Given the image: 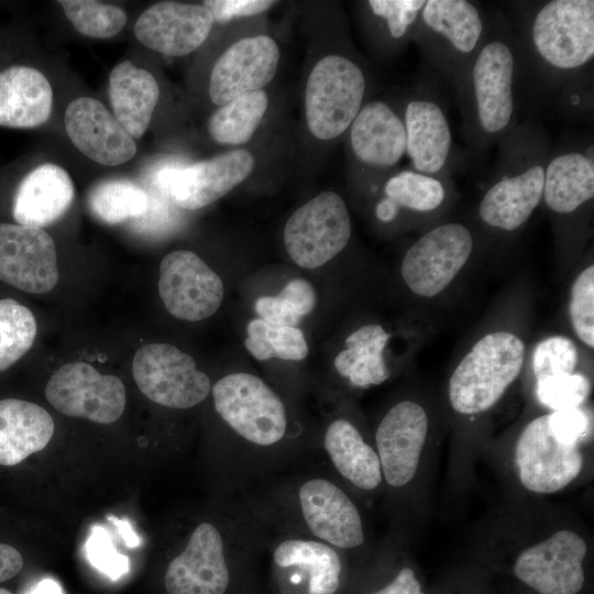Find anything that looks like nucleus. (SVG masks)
<instances>
[{"label":"nucleus","instance_id":"nucleus-1","mask_svg":"<svg viewBox=\"0 0 594 594\" xmlns=\"http://www.w3.org/2000/svg\"><path fill=\"white\" fill-rule=\"evenodd\" d=\"M516 67L510 34L488 23L486 36L457 91L465 133L474 147L502 141L510 132Z\"/></svg>","mask_w":594,"mask_h":594},{"label":"nucleus","instance_id":"nucleus-2","mask_svg":"<svg viewBox=\"0 0 594 594\" xmlns=\"http://www.w3.org/2000/svg\"><path fill=\"white\" fill-rule=\"evenodd\" d=\"M501 173L479 204L481 220L496 230L513 232L531 217L542 200L549 153L534 130H510L503 139Z\"/></svg>","mask_w":594,"mask_h":594},{"label":"nucleus","instance_id":"nucleus-3","mask_svg":"<svg viewBox=\"0 0 594 594\" xmlns=\"http://www.w3.org/2000/svg\"><path fill=\"white\" fill-rule=\"evenodd\" d=\"M526 42L543 76L572 79L594 57V1L543 2L529 19Z\"/></svg>","mask_w":594,"mask_h":594},{"label":"nucleus","instance_id":"nucleus-4","mask_svg":"<svg viewBox=\"0 0 594 594\" xmlns=\"http://www.w3.org/2000/svg\"><path fill=\"white\" fill-rule=\"evenodd\" d=\"M488 29L485 14L468 0H428L413 37L430 67L458 91Z\"/></svg>","mask_w":594,"mask_h":594},{"label":"nucleus","instance_id":"nucleus-5","mask_svg":"<svg viewBox=\"0 0 594 594\" xmlns=\"http://www.w3.org/2000/svg\"><path fill=\"white\" fill-rule=\"evenodd\" d=\"M525 344L517 336L496 331L481 338L464 355L449 381V400L462 415L493 407L518 377Z\"/></svg>","mask_w":594,"mask_h":594},{"label":"nucleus","instance_id":"nucleus-6","mask_svg":"<svg viewBox=\"0 0 594 594\" xmlns=\"http://www.w3.org/2000/svg\"><path fill=\"white\" fill-rule=\"evenodd\" d=\"M366 78L351 58L328 55L311 69L305 89V113L311 134L323 141L344 133L363 107Z\"/></svg>","mask_w":594,"mask_h":594},{"label":"nucleus","instance_id":"nucleus-7","mask_svg":"<svg viewBox=\"0 0 594 594\" xmlns=\"http://www.w3.org/2000/svg\"><path fill=\"white\" fill-rule=\"evenodd\" d=\"M212 396L220 417L249 442L272 446L285 436V406L260 377L249 373L226 375L213 385Z\"/></svg>","mask_w":594,"mask_h":594},{"label":"nucleus","instance_id":"nucleus-8","mask_svg":"<svg viewBox=\"0 0 594 594\" xmlns=\"http://www.w3.org/2000/svg\"><path fill=\"white\" fill-rule=\"evenodd\" d=\"M351 232V219L344 200L334 191L327 190L289 217L284 229V244L297 265L317 268L346 246Z\"/></svg>","mask_w":594,"mask_h":594},{"label":"nucleus","instance_id":"nucleus-9","mask_svg":"<svg viewBox=\"0 0 594 594\" xmlns=\"http://www.w3.org/2000/svg\"><path fill=\"white\" fill-rule=\"evenodd\" d=\"M132 372L139 389L152 402L176 409L200 404L210 392V380L194 359L167 343L141 346Z\"/></svg>","mask_w":594,"mask_h":594},{"label":"nucleus","instance_id":"nucleus-10","mask_svg":"<svg viewBox=\"0 0 594 594\" xmlns=\"http://www.w3.org/2000/svg\"><path fill=\"white\" fill-rule=\"evenodd\" d=\"M473 246V235L464 224L437 226L407 250L402 262V276L416 295L437 296L466 264Z\"/></svg>","mask_w":594,"mask_h":594},{"label":"nucleus","instance_id":"nucleus-11","mask_svg":"<svg viewBox=\"0 0 594 594\" xmlns=\"http://www.w3.org/2000/svg\"><path fill=\"white\" fill-rule=\"evenodd\" d=\"M45 397L66 416L102 425L117 421L127 404L122 381L114 375L101 374L85 362L61 366L48 380Z\"/></svg>","mask_w":594,"mask_h":594},{"label":"nucleus","instance_id":"nucleus-12","mask_svg":"<svg viewBox=\"0 0 594 594\" xmlns=\"http://www.w3.org/2000/svg\"><path fill=\"white\" fill-rule=\"evenodd\" d=\"M255 161L246 150H233L182 167L164 168L154 184L179 208L196 210L209 206L244 182Z\"/></svg>","mask_w":594,"mask_h":594},{"label":"nucleus","instance_id":"nucleus-13","mask_svg":"<svg viewBox=\"0 0 594 594\" xmlns=\"http://www.w3.org/2000/svg\"><path fill=\"white\" fill-rule=\"evenodd\" d=\"M515 461L521 484L540 494L564 488L579 476L584 463L580 446L566 444L552 433L549 414L524 428L516 443Z\"/></svg>","mask_w":594,"mask_h":594},{"label":"nucleus","instance_id":"nucleus-14","mask_svg":"<svg viewBox=\"0 0 594 594\" xmlns=\"http://www.w3.org/2000/svg\"><path fill=\"white\" fill-rule=\"evenodd\" d=\"M158 293L166 310L187 321H200L220 307V276L191 251L168 253L160 265Z\"/></svg>","mask_w":594,"mask_h":594},{"label":"nucleus","instance_id":"nucleus-15","mask_svg":"<svg viewBox=\"0 0 594 594\" xmlns=\"http://www.w3.org/2000/svg\"><path fill=\"white\" fill-rule=\"evenodd\" d=\"M585 540L574 531L559 530L519 553L516 578L539 594H578L585 581Z\"/></svg>","mask_w":594,"mask_h":594},{"label":"nucleus","instance_id":"nucleus-16","mask_svg":"<svg viewBox=\"0 0 594 594\" xmlns=\"http://www.w3.org/2000/svg\"><path fill=\"white\" fill-rule=\"evenodd\" d=\"M0 280L31 294L51 292L58 282L52 237L41 228L0 223Z\"/></svg>","mask_w":594,"mask_h":594},{"label":"nucleus","instance_id":"nucleus-17","mask_svg":"<svg viewBox=\"0 0 594 594\" xmlns=\"http://www.w3.org/2000/svg\"><path fill=\"white\" fill-rule=\"evenodd\" d=\"M279 48L267 35L244 37L216 62L209 79V97L223 106L243 94L262 90L277 70Z\"/></svg>","mask_w":594,"mask_h":594},{"label":"nucleus","instance_id":"nucleus-18","mask_svg":"<svg viewBox=\"0 0 594 594\" xmlns=\"http://www.w3.org/2000/svg\"><path fill=\"white\" fill-rule=\"evenodd\" d=\"M428 427L426 410L413 400L397 403L380 422L375 433L377 455L391 486L402 487L414 479Z\"/></svg>","mask_w":594,"mask_h":594},{"label":"nucleus","instance_id":"nucleus-19","mask_svg":"<svg viewBox=\"0 0 594 594\" xmlns=\"http://www.w3.org/2000/svg\"><path fill=\"white\" fill-rule=\"evenodd\" d=\"M215 20L204 4L161 1L147 8L134 24L145 47L168 56H184L208 37Z\"/></svg>","mask_w":594,"mask_h":594},{"label":"nucleus","instance_id":"nucleus-20","mask_svg":"<svg viewBox=\"0 0 594 594\" xmlns=\"http://www.w3.org/2000/svg\"><path fill=\"white\" fill-rule=\"evenodd\" d=\"M167 594H224L229 569L221 534L210 522L198 525L186 548L168 564Z\"/></svg>","mask_w":594,"mask_h":594},{"label":"nucleus","instance_id":"nucleus-21","mask_svg":"<svg viewBox=\"0 0 594 594\" xmlns=\"http://www.w3.org/2000/svg\"><path fill=\"white\" fill-rule=\"evenodd\" d=\"M64 122L75 147L96 163L117 166L136 153L133 138L97 99H74L65 110Z\"/></svg>","mask_w":594,"mask_h":594},{"label":"nucleus","instance_id":"nucleus-22","mask_svg":"<svg viewBox=\"0 0 594 594\" xmlns=\"http://www.w3.org/2000/svg\"><path fill=\"white\" fill-rule=\"evenodd\" d=\"M298 498L307 527L317 538L341 549L364 542L359 509L334 483L318 477L308 480L300 486Z\"/></svg>","mask_w":594,"mask_h":594},{"label":"nucleus","instance_id":"nucleus-23","mask_svg":"<svg viewBox=\"0 0 594 594\" xmlns=\"http://www.w3.org/2000/svg\"><path fill=\"white\" fill-rule=\"evenodd\" d=\"M406 154L414 170L440 177L452 148V133L440 102L430 92L409 99L404 109Z\"/></svg>","mask_w":594,"mask_h":594},{"label":"nucleus","instance_id":"nucleus-24","mask_svg":"<svg viewBox=\"0 0 594 594\" xmlns=\"http://www.w3.org/2000/svg\"><path fill=\"white\" fill-rule=\"evenodd\" d=\"M350 144L361 163L375 168L393 167L406 154L404 118L385 101L367 102L350 125Z\"/></svg>","mask_w":594,"mask_h":594},{"label":"nucleus","instance_id":"nucleus-25","mask_svg":"<svg viewBox=\"0 0 594 594\" xmlns=\"http://www.w3.org/2000/svg\"><path fill=\"white\" fill-rule=\"evenodd\" d=\"M75 187L61 166L44 163L20 182L12 200V216L18 224L43 228L52 224L70 207Z\"/></svg>","mask_w":594,"mask_h":594},{"label":"nucleus","instance_id":"nucleus-26","mask_svg":"<svg viewBox=\"0 0 594 594\" xmlns=\"http://www.w3.org/2000/svg\"><path fill=\"white\" fill-rule=\"evenodd\" d=\"M594 197L593 145L569 146L549 155L542 199L554 213L569 216Z\"/></svg>","mask_w":594,"mask_h":594},{"label":"nucleus","instance_id":"nucleus-27","mask_svg":"<svg viewBox=\"0 0 594 594\" xmlns=\"http://www.w3.org/2000/svg\"><path fill=\"white\" fill-rule=\"evenodd\" d=\"M53 90L38 69L13 65L0 70V127L32 129L52 111Z\"/></svg>","mask_w":594,"mask_h":594},{"label":"nucleus","instance_id":"nucleus-28","mask_svg":"<svg viewBox=\"0 0 594 594\" xmlns=\"http://www.w3.org/2000/svg\"><path fill=\"white\" fill-rule=\"evenodd\" d=\"M55 429L52 416L37 404L0 399V465L11 468L42 451Z\"/></svg>","mask_w":594,"mask_h":594},{"label":"nucleus","instance_id":"nucleus-29","mask_svg":"<svg viewBox=\"0 0 594 594\" xmlns=\"http://www.w3.org/2000/svg\"><path fill=\"white\" fill-rule=\"evenodd\" d=\"M160 98L154 76L127 59L116 65L109 75V99L114 118L133 138L147 130Z\"/></svg>","mask_w":594,"mask_h":594},{"label":"nucleus","instance_id":"nucleus-30","mask_svg":"<svg viewBox=\"0 0 594 594\" xmlns=\"http://www.w3.org/2000/svg\"><path fill=\"white\" fill-rule=\"evenodd\" d=\"M323 444L338 472L356 487L372 491L381 484L383 474L378 455L350 421H332Z\"/></svg>","mask_w":594,"mask_h":594},{"label":"nucleus","instance_id":"nucleus-31","mask_svg":"<svg viewBox=\"0 0 594 594\" xmlns=\"http://www.w3.org/2000/svg\"><path fill=\"white\" fill-rule=\"evenodd\" d=\"M388 339L389 334L378 324L359 328L345 339V349L336 356L337 372L356 387L382 384L389 375L383 356Z\"/></svg>","mask_w":594,"mask_h":594},{"label":"nucleus","instance_id":"nucleus-32","mask_svg":"<svg viewBox=\"0 0 594 594\" xmlns=\"http://www.w3.org/2000/svg\"><path fill=\"white\" fill-rule=\"evenodd\" d=\"M280 568L298 566L308 573V594H336L341 583L342 563L337 551L314 540L288 539L275 548Z\"/></svg>","mask_w":594,"mask_h":594},{"label":"nucleus","instance_id":"nucleus-33","mask_svg":"<svg viewBox=\"0 0 594 594\" xmlns=\"http://www.w3.org/2000/svg\"><path fill=\"white\" fill-rule=\"evenodd\" d=\"M267 107L268 97L263 89L238 96L211 114L208 132L219 144H244L257 130Z\"/></svg>","mask_w":594,"mask_h":594},{"label":"nucleus","instance_id":"nucleus-34","mask_svg":"<svg viewBox=\"0 0 594 594\" xmlns=\"http://www.w3.org/2000/svg\"><path fill=\"white\" fill-rule=\"evenodd\" d=\"M148 202L146 191L125 178L101 180L91 187L87 196L91 213L108 224L142 217L148 209Z\"/></svg>","mask_w":594,"mask_h":594},{"label":"nucleus","instance_id":"nucleus-35","mask_svg":"<svg viewBox=\"0 0 594 594\" xmlns=\"http://www.w3.org/2000/svg\"><path fill=\"white\" fill-rule=\"evenodd\" d=\"M384 194L398 210L428 213L443 204L446 187L440 177L405 169L387 179Z\"/></svg>","mask_w":594,"mask_h":594},{"label":"nucleus","instance_id":"nucleus-36","mask_svg":"<svg viewBox=\"0 0 594 594\" xmlns=\"http://www.w3.org/2000/svg\"><path fill=\"white\" fill-rule=\"evenodd\" d=\"M244 345L258 361L272 358L300 361L308 354V345L302 331L297 327L272 326L255 318L246 327Z\"/></svg>","mask_w":594,"mask_h":594},{"label":"nucleus","instance_id":"nucleus-37","mask_svg":"<svg viewBox=\"0 0 594 594\" xmlns=\"http://www.w3.org/2000/svg\"><path fill=\"white\" fill-rule=\"evenodd\" d=\"M37 332L33 312L12 298L0 299V373L32 346Z\"/></svg>","mask_w":594,"mask_h":594},{"label":"nucleus","instance_id":"nucleus-38","mask_svg":"<svg viewBox=\"0 0 594 594\" xmlns=\"http://www.w3.org/2000/svg\"><path fill=\"white\" fill-rule=\"evenodd\" d=\"M312 285L302 278L290 280L276 296L261 297L254 308L262 320L277 327H297L316 305Z\"/></svg>","mask_w":594,"mask_h":594},{"label":"nucleus","instance_id":"nucleus-39","mask_svg":"<svg viewBox=\"0 0 594 594\" xmlns=\"http://www.w3.org/2000/svg\"><path fill=\"white\" fill-rule=\"evenodd\" d=\"M58 3L75 30L88 37H112L127 22L125 12L118 6L94 0H61Z\"/></svg>","mask_w":594,"mask_h":594},{"label":"nucleus","instance_id":"nucleus-40","mask_svg":"<svg viewBox=\"0 0 594 594\" xmlns=\"http://www.w3.org/2000/svg\"><path fill=\"white\" fill-rule=\"evenodd\" d=\"M578 358V349L571 339L554 336L542 340L532 355L536 382L574 373Z\"/></svg>","mask_w":594,"mask_h":594},{"label":"nucleus","instance_id":"nucleus-41","mask_svg":"<svg viewBox=\"0 0 594 594\" xmlns=\"http://www.w3.org/2000/svg\"><path fill=\"white\" fill-rule=\"evenodd\" d=\"M588 393L590 382L580 373L559 375L536 382L538 400L553 411L579 408Z\"/></svg>","mask_w":594,"mask_h":594},{"label":"nucleus","instance_id":"nucleus-42","mask_svg":"<svg viewBox=\"0 0 594 594\" xmlns=\"http://www.w3.org/2000/svg\"><path fill=\"white\" fill-rule=\"evenodd\" d=\"M570 317L576 336L590 348L594 346V265L575 278L570 299Z\"/></svg>","mask_w":594,"mask_h":594},{"label":"nucleus","instance_id":"nucleus-43","mask_svg":"<svg viewBox=\"0 0 594 594\" xmlns=\"http://www.w3.org/2000/svg\"><path fill=\"white\" fill-rule=\"evenodd\" d=\"M425 0H370L371 12L385 22L388 35L393 40H403L413 35Z\"/></svg>","mask_w":594,"mask_h":594},{"label":"nucleus","instance_id":"nucleus-44","mask_svg":"<svg viewBox=\"0 0 594 594\" xmlns=\"http://www.w3.org/2000/svg\"><path fill=\"white\" fill-rule=\"evenodd\" d=\"M85 551L90 564L113 581L130 571L129 558L116 550L109 532L102 526H94Z\"/></svg>","mask_w":594,"mask_h":594},{"label":"nucleus","instance_id":"nucleus-45","mask_svg":"<svg viewBox=\"0 0 594 594\" xmlns=\"http://www.w3.org/2000/svg\"><path fill=\"white\" fill-rule=\"evenodd\" d=\"M549 426L557 439L566 444H578L588 436V416L579 407L549 414Z\"/></svg>","mask_w":594,"mask_h":594},{"label":"nucleus","instance_id":"nucleus-46","mask_svg":"<svg viewBox=\"0 0 594 594\" xmlns=\"http://www.w3.org/2000/svg\"><path fill=\"white\" fill-rule=\"evenodd\" d=\"M275 3L270 0H207L202 4L209 9L215 22L223 23L234 18L262 13Z\"/></svg>","mask_w":594,"mask_h":594},{"label":"nucleus","instance_id":"nucleus-47","mask_svg":"<svg viewBox=\"0 0 594 594\" xmlns=\"http://www.w3.org/2000/svg\"><path fill=\"white\" fill-rule=\"evenodd\" d=\"M372 594H425L415 571L409 568H403L394 580L383 588Z\"/></svg>","mask_w":594,"mask_h":594},{"label":"nucleus","instance_id":"nucleus-48","mask_svg":"<svg viewBox=\"0 0 594 594\" xmlns=\"http://www.w3.org/2000/svg\"><path fill=\"white\" fill-rule=\"evenodd\" d=\"M23 564V557L15 547L0 542V583L14 578Z\"/></svg>","mask_w":594,"mask_h":594},{"label":"nucleus","instance_id":"nucleus-49","mask_svg":"<svg viewBox=\"0 0 594 594\" xmlns=\"http://www.w3.org/2000/svg\"><path fill=\"white\" fill-rule=\"evenodd\" d=\"M109 520L114 524L127 546L131 548L139 546L140 540L138 538V535L134 534L129 521L118 519L113 516H110Z\"/></svg>","mask_w":594,"mask_h":594},{"label":"nucleus","instance_id":"nucleus-50","mask_svg":"<svg viewBox=\"0 0 594 594\" xmlns=\"http://www.w3.org/2000/svg\"><path fill=\"white\" fill-rule=\"evenodd\" d=\"M398 211V208L387 198L382 199L375 208L376 217L383 222L394 220Z\"/></svg>","mask_w":594,"mask_h":594},{"label":"nucleus","instance_id":"nucleus-51","mask_svg":"<svg viewBox=\"0 0 594 594\" xmlns=\"http://www.w3.org/2000/svg\"><path fill=\"white\" fill-rule=\"evenodd\" d=\"M26 594H63V591L58 582L52 579H44Z\"/></svg>","mask_w":594,"mask_h":594},{"label":"nucleus","instance_id":"nucleus-52","mask_svg":"<svg viewBox=\"0 0 594 594\" xmlns=\"http://www.w3.org/2000/svg\"><path fill=\"white\" fill-rule=\"evenodd\" d=\"M0 594H12L10 591L0 587Z\"/></svg>","mask_w":594,"mask_h":594}]
</instances>
